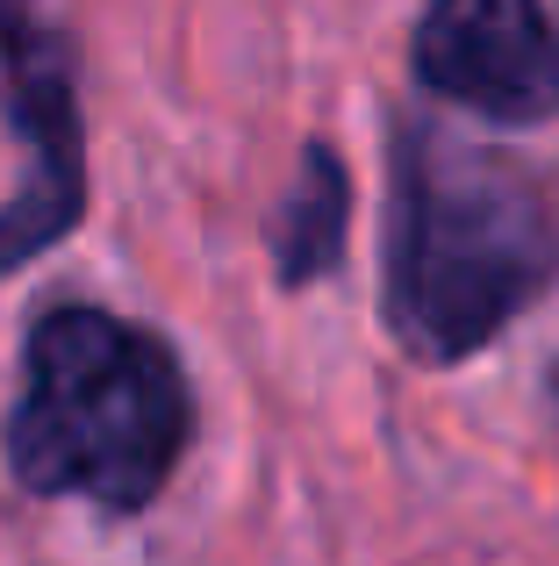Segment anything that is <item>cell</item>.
I'll list each match as a JSON object with an SVG mask.
<instances>
[{"instance_id": "6da1fadb", "label": "cell", "mask_w": 559, "mask_h": 566, "mask_svg": "<svg viewBox=\"0 0 559 566\" xmlns=\"http://www.w3.org/2000/svg\"><path fill=\"white\" fill-rule=\"evenodd\" d=\"M194 438V387L158 331L94 302H57L22 337L8 473L43 502L137 516L166 495Z\"/></svg>"}, {"instance_id": "277c9868", "label": "cell", "mask_w": 559, "mask_h": 566, "mask_svg": "<svg viewBox=\"0 0 559 566\" xmlns=\"http://www.w3.org/2000/svg\"><path fill=\"white\" fill-rule=\"evenodd\" d=\"M409 65L437 101L488 123L559 115V36L538 0H423Z\"/></svg>"}, {"instance_id": "7a4b0ae2", "label": "cell", "mask_w": 559, "mask_h": 566, "mask_svg": "<svg viewBox=\"0 0 559 566\" xmlns=\"http://www.w3.org/2000/svg\"><path fill=\"white\" fill-rule=\"evenodd\" d=\"M559 273V216L531 172L402 123L388 201V323L423 366L488 352Z\"/></svg>"}, {"instance_id": "5b68a950", "label": "cell", "mask_w": 559, "mask_h": 566, "mask_svg": "<svg viewBox=\"0 0 559 566\" xmlns=\"http://www.w3.org/2000/svg\"><path fill=\"white\" fill-rule=\"evenodd\" d=\"M345 237H351V172L330 144H308L302 172H294L287 201L273 216V265H280V287H308V280L337 273L345 259Z\"/></svg>"}, {"instance_id": "3957f363", "label": "cell", "mask_w": 559, "mask_h": 566, "mask_svg": "<svg viewBox=\"0 0 559 566\" xmlns=\"http://www.w3.org/2000/svg\"><path fill=\"white\" fill-rule=\"evenodd\" d=\"M0 108L22 144V187L0 201V280L57 251L86 216V123L72 36L36 0H0Z\"/></svg>"}]
</instances>
